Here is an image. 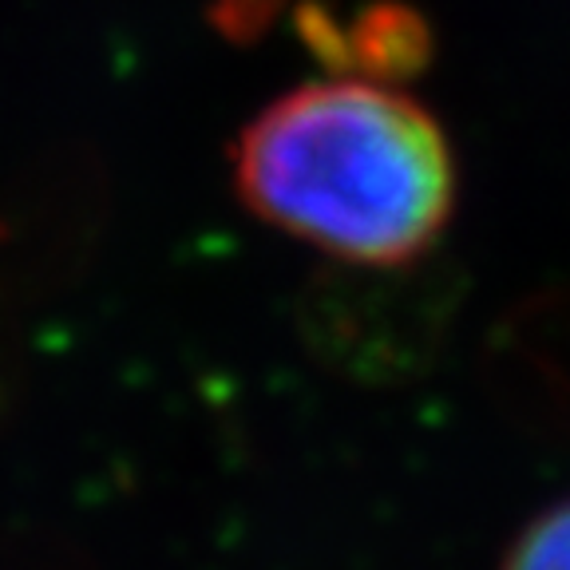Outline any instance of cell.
<instances>
[{
  "mask_svg": "<svg viewBox=\"0 0 570 570\" xmlns=\"http://www.w3.org/2000/svg\"><path fill=\"white\" fill-rule=\"evenodd\" d=\"M234 190L330 258L396 269L444 238L460 178L424 104L376 80H313L242 127Z\"/></svg>",
  "mask_w": 570,
  "mask_h": 570,
  "instance_id": "cell-1",
  "label": "cell"
},
{
  "mask_svg": "<svg viewBox=\"0 0 570 570\" xmlns=\"http://www.w3.org/2000/svg\"><path fill=\"white\" fill-rule=\"evenodd\" d=\"M96 167L56 155L36 163L0 206V289L45 294L83 266L99 226Z\"/></svg>",
  "mask_w": 570,
  "mask_h": 570,
  "instance_id": "cell-2",
  "label": "cell"
},
{
  "mask_svg": "<svg viewBox=\"0 0 570 570\" xmlns=\"http://www.w3.org/2000/svg\"><path fill=\"white\" fill-rule=\"evenodd\" d=\"M503 570H570V499L534 515L519 531Z\"/></svg>",
  "mask_w": 570,
  "mask_h": 570,
  "instance_id": "cell-3",
  "label": "cell"
},
{
  "mask_svg": "<svg viewBox=\"0 0 570 570\" xmlns=\"http://www.w3.org/2000/svg\"><path fill=\"white\" fill-rule=\"evenodd\" d=\"M4 305H9V294L0 289V409H4V401H9V392H12V333H9V313H4Z\"/></svg>",
  "mask_w": 570,
  "mask_h": 570,
  "instance_id": "cell-4",
  "label": "cell"
}]
</instances>
